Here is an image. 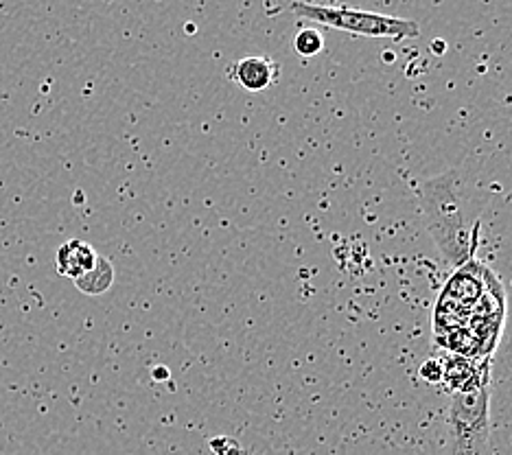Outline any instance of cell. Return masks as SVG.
Listing matches in <instances>:
<instances>
[{
    "label": "cell",
    "mask_w": 512,
    "mask_h": 455,
    "mask_svg": "<svg viewBox=\"0 0 512 455\" xmlns=\"http://www.w3.org/2000/svg\"><path fill=\"white\" fill-rule=\"evenodd\" d=\"M425 226L434 237L442 259L451 267H462L475 259L477 239H480V221L467 226L462 213L460 193L456 191V173H445L429 178L418 186Z\"/></svg>",
    "instance_id": "6da1fadb"
},
{
    "label": "cell",
    "mask_w": 512,
    "mask_h": 455,
    "mask_svg": "<svg viewBox=\"0 0 512 455\" xmlns=\"http://www.w3.org/2000/svg\"><path fill=\"white\" fill-rule=\"evenodd\" d=\"M298 18L316 22L320 27L362 35V38H386L392 42L412 40L421 33L418 22L377 14V11H364L353 7H327V5H311V3H294L289 7Z\"/></svg>",
    "instance_id": "7a4b0ae2"
},
{
    "label": "cell",
    "mask_w": 512,
    "mask_h": 455,
    "mask_svg": "<svg viewBox=\"0 0 512 455\" xmlns=\"http://www.w3.org/2000/svg\"><path fill=\"white\" fill-rule=\"evenodd\" d=\"M491 388L451 394L449 405V455H488L491 436Z\"/></svg>",
    "instance_id": "3957f363"
},
{
    "label": "cell",
    "mask_w": 512,
    "mask_h": 455,
    "mask_svg": "<svg viewBox=\"0 0 512 455\" xmlns=\"http://www.w3.org/2000/svg\"><path fill=\"white\" fill-rule=\"evenodd\" d=\"M440 366L442 385L451 394L491 388V359H473L456 353H445L440 357Z\"/></svg>",
    "instance_id": "277c9868"
},
{
    "label": "cell",
    "mask_w": 512,
    "mask_h": 455,
    "mask_svg": "<svg viewBox=\"0 0 512 455\" xmlns=\"http://www.w3.org/2000/svg\"><path fill=\"white\" fill-rule=\"evenodd\" d=\"M228 70V75L248 92H263L278 79V64L263 55L243 57V60L232 64Z\"/></svg>",
    "instance_id": "5b68a950"
},
{
    "label": "cell",
    "mask_w": 512,
    "mask_h": 455,
    "mask_svg": "<svg viewBox=\"0 0 512 455\" xmlns=\"http://www.w3.org/2000/svg\"><path fill=\"white\" fill-rule=\"evenodd\" d=\"M97 259L99 254L92 250V245L77 239L66 241L62 248L57 250V272L66 278L77 280L97 265Z\"/></svg>",
    "instance_id": "8992f818"
},
{
    "label": "cell",
    "mask_w": 512,
    "mask_h": 455,
    "mask_svg": "<svg viewBox=\"0 0 512 455\" xmlns=\"http://www.w3.org/2000/svg\"><path fill=\"white\" fill-rule=\"evenodd\" d=\"M112 283H114V267L108 259H103V256H99L97 265L92 267L88 274H84V276L75 280L77 289L86 296L106 294V291L112 287Z\"/></svg>",
    "instance_id": "52a82bcc"
},
{
    "label": "cell",
    "mask_w": 512,
    "mask_h": 455,
    "mask_svg": "<svg viewBox=\"0 0 512 455\" xmlns=\"http://www.w3.org/2000/svg\"><path fill=\"white\" fill-rule=\"evenodd\" d=\"M324 49V35L322 31L307 27V29H300L294 38V51L300 57H316L320 55Z\"/></svg>",
    "instance_id": "ba28073f"
},
{
    "label": "cell",
    "mask_w": 512,
    "mask_h": 455,
    "mask_svg": "<svg viewBox=\"0 0 512 455\" xmlns=\"http://www.w3.org/2000/svg\"><path fill=\"white\" fill-rule=\"evenodd\" d=\"M418 375L421 379L429 385H438L442 383V366H440V359H427L421 364V370H418Z\"/></svg>",
    "instance_id": "9c48e42d"
},
{
    "label": "cell",
    "mask_w": 512,
    "mask_h": 455,
    "mask_svg": "<svg viewBox=\"0 0 512 455\" xmlns=\"http://www.w3.org/2000/svg\"><path fill=\"white\" fill-rule=\"evenodd\" d=\"M211 449L215 451V455H241L243 449L235 438H228V436H219L211 440Z\"/></svg>",
    "instance_id": "30bf717a"
}]
</instances>
